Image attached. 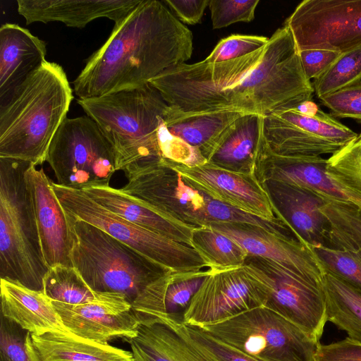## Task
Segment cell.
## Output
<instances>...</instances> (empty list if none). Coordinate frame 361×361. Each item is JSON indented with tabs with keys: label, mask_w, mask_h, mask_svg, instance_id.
I'll list each match as a JSON object with an SVG mask.
<instances>
[{
	"label": "cell",
	"mask_w": 361,
	"mask_h": 361,
	"mask_svg": "<svg viewBox=\"0 0 361 361\" xmlns=\"http://www.w3.org/2000/svg\"><path fill=\"white\" fill-rule=\"evenodd\" d=\"M149 83L183 112L238 111L263 116L312 99L293 37L277 29L260 49L235 59L167 70Z\"/></svg>",
	"instance_id": "1"
},
{
	"label": "cell",
	"mask_w": 361,
	"mask_h": 361,
	"mask_svg": "<svg viewBox=\"0 0 361 361\" xmlns=\"http://www.w3.org/2000/svg\"><path fill=\"white\" fill-rule=\"evenodd\" d=\"M192 49L191 31L164 1L141 0L87 59L73 91L82 99L142 86L185 63Z\"/></svg>",
	"instance_id": "2"
},
{
	"label": "cell",
	"mask_w": 361,
	"mask_h": 361,
	"mask_svg": "<svg viewBox=\"0 0 361 361\" xmlns=\"http://www.w3.org/2000/svg\"><path fill=\"white\" fill-rule=\"evenodd\" d=\"M66 215L71 261L88 286L97 292L123 295L141 323L154 319L164 276L168 274L104 231Z\"/></svg>",
	"instance_id": "3"
},
{
	"label": "cell",
	"mask_w": 361,
	"mask_h": 361,
	"mask_svg": "<svg viewBox=\"0 0 361 361\" xmlns=\"http://www.w3.org/2000/svg\"><path fill=\"white\" fill-rule=\"evenodd\" d=\"M73 98L63 67L44 61L0 100V157L46 161Z\"/></svg>",
	"instance_id": "4"
},
{
	"label": "cell",
	"mask_w": 361,
	"mask_h": 361,
	"mask_svg": "<svg viewBox=\"0 0 361 361\" xmlns=\"http://www.w3.org/2000/svg\"><path fill=\"white\" fill-rule=\"evenodd\" d=\"M77 102L111 144L116 171L163 159L159 130L169 105L149 83Z\"/></svg>",
	"instance_id": "5"
},
{
	"label": "cell",
	"mask_w": 361,
	"mask_h": 361,
	"mask_svg": "<svg viewBox=\"0 0 361 361\" xmlns=\"http://www.w3.org/2000/svg\"><path fill=\"white\" fill-rule=\"evenodd\" d=\"M30 164L0 157V279L43 291L49 267L25 179Z\"/></svg>",
	"instance_id": "6"
},
{
	"label": "cell",
	"mask_w": 361,
	"mask_h": 361,
	"mask_svg": "<svg viewBox=\"0 0 361 361\" xmlns=\"http://www.w3.org/2000/svg\"><path fill=\"white\" fill-rule=\"evenodd\" d=\"M66 213L107 233L159 265L166 274H182L207 268L192 247L141 228L111 212L85 191L51 182Z\"/></svg>",
	"instance_id": "7"
},
{
	"label": "cell",
	"mask_w": 361,
	"mask_h": 361,
	"mask_svg": "<svg viewBox=\"0 0 361 361\" xmlns=\"http://www.w3.org/2000/svg\"><path fill=\"white\" fill-rule=\"evenodd\" d=\"M200 327L257 361H314L319 343L264 306Z\"/></svg>",
	"instance_id": "8"
},
{
	"label": "cell",
	"mask_w": 361,
	"mask_h": 361,
	"mask_svg": "<svg viewBox=\"0 0 361 361\" xmlns=\"http://www.w3.org/2000/svg\"><path fill=\"white\" fill-rule=\"evenodd\" d=\"M46 161L57 184L79 190L109 186L116 171L111 144L87 115L64 120L51 142Z\"/></svg>",
	"instance_id": "9"
},
{
	"label": "cell",
	"mask_w": 361,
	"mask_h": 361,
	"mask_svg": "<svg viewBox=\"0 0 361 361\" xmlns=\"http://www.w3.org/2000/svg\"><path fill=\"white\" fill-rule=\"evenodd\" d=\"M263 135L281 156L334 154L357 134L312 102L263 116Z\"/></svg>",
	"instance_id": "10"
},
{
	"label": "cell",
	"mask_w": 361,
	"mask_h": 361,
	"mask_svg": "<svg viewBox=\"0 0 361 361\" xmlns=\"http://www.w3.org/2000/svg\"><path fill=\"white\" fill-rule=\"evenodd\" d=\"M243 268L264 288V307L319 343L327 322L323 285L309 281L259 257H248Z\"/></svg>",
	"instance_id": "11"
},
{
	"label": "cell",
	"mask_w": 361,
	"mask_h": 361,
	"mask_svg": "<svg viewBox=\"0 0 361 361\" xmlns=\"http://www.w3.org/2000/svg\"><path fill=\"white\" fill-rule=\"evenodd\" d=\"M298 51L361 47V0H304L284 22Z\"/></svg>",
	"instance_id": "12"
},
{
	"label": "cell",
	"mask_w": 361,
	"mask_h": 361,
	"mask_svg": "<svg viewBox=\"0 0 361 361\" xmlns=\"http://www.w3.org/2000/svg\"><path fill=\"white\" fill-rule=\"evenodd\" d=\"M162 161L185 183L213 200L266 221L283 224L267 188L255 176V171L233 170L211 161L195 166L166 159Z\"/></svg>",
	"instance_id": "13"
},
{
	"label": "cell",
	"mask_w": 361,
	"mask_h": 361,
	"mask_svg": "<svg viewBox=\"0 0 361 361\" xmlns=\"http://www.w3.org/2000/svg\"><path fill=\"white\" fill-rule=\"evenodd\" d=\"M264 288L243 267L211 269L192 298L184 314V324L202 326L222 322L264 306Z\"/></svg>",
	"instance_id": "14"
},
{
	"label": "cell",
	"mask_w": 361,
	"mask_h": 361,
	"mask_svg": "<svg viewBox=\"0 0 361 361\" xmlns=\"http://www.w3.org/2000/svg\"><path fill=\"white\" fill-rule=\"evenodd\" d=\"M205 226L237 243L248 257L269 260L309 281L323 285L324 267L310 247L296 238L249 224L211 223Z\"/></svg>",
	"instance_id": "15"
},
{
	"label": "cell",
	"mask_w": 361,
	"mask_h": 361,
	"mask_svg": "<svg viewBox=\"0 0 361 361\" xmlns=\"http://www.w3.org/2000/svg\"><path fill=\"white\" fill-rule=\"evenodd\" d=\"M65 327L82 338L106 344L116 338L134 337L141 322L126 297L101 292L92 301L69 305L51 300Z\"/></svg>",
	"instance_id": "16"
},
{
	"label": "cell",
	"mask_w": 361,
	"mask_h": 361,
	"mask_svg": "<svg viewBox=\"0 0 361 361\" xmlns=\"http://www.w3.org/2000/svg\"><path fill=\"white\" fill-rule=\"evenodd\" d=\"M327 159L321 156H281L271 152L262 134L255 171L265 180L310 191L326 201L347 204L361 209V196L343 188L327 174Z\"/></svg>",
	"instance_id": "17"
},
{
	"label": "cell",
	"mask_w": 361,
	"mask_h": 361,
	"mask_svg": "<svg viewBox=\"0 0 361 361\" xmlns=\"http://www.w3.org/2000/svg\"><path fill=\"white\" fill-rule=\"evenodd\" d=\"M30 192L44 259L49 267H73L71 258V231L67 215L43 168L30 163L25 171Z\"/></svg>",
	"instance_id": "18"
},
{
	"label": "cell",
	"mask_w": 361,
	"mask_h": 361,
	"mask_svg": "<svg viewBox=\"0 0 361 361\" xmlns=\"http://www.w3.org/2000/svg\"><path fill=\"white\" fill-rule=\"evenodd\" d=\"M266 187L279 217L295 238L310 247L328 245L330 226L322 207L326 200L287 184L268 182Z\"/></svg>",
	"instance_id": "19"
},
{
	"label": "cell",
	"mask_w": 361,
	"mask_h": 361,
	"mask_svg": "<svg viewBox=\"0 0 361 361\" xmlns=\"http://www.w3.org/2000/svg\"><path fill=\"white\" fill-rule=\"evenodd\" d=\"M141 0H18L17 9L27 25L61 22L70 27L84 28L99 18L114 25L123 20Z\"/></svg>",
	"instance_id": "20"
},
{
	"label": "cell",
	"mask_w": 361,
	"mask_h": 361,
	"mask_svg": "<svg viewBox=\"0 0 361 361\" xmlns=\"http://www.w3.org/2000/svg\"><path fill=\"white\" fill-rule=\"evenodd\" d=\"M83 191L98 204L126 220L192 247L193 231L196 226L185 222L173 214L109 185Z\"/></svg>",
	"instance_id": "21"
},
{
	"label": "cell",
	"mask_w": 361,
	"mask_h": 361,
	"mask_svg": "<svg viewBox=\"0 0 361 361\" xmlns=\"http://www.w3.org/2000/svg\"><path fill=\"white\" fill-rule=\"evenodd\" d=\"M183 324L166 317L141 323L128 339L134 361H214L188 338Z\"/></svg>",
	"instance_id": "22"
},
{
	"label": "cell",
	"mask_w": 361,
	"mask_h": 361,
	"mask_svg": "<svg viewBox=\"0 0 361 361\" xmlns=\"http://www.w3.org/2000/svg\"><path fill=\"white\" fill-rule=\"evenodd\" d=\"M44 41L18 24L0 27V100L46 61Z\"/></svg>",
	"instance_id": "23"
},
{
	"label": "cell",
	"mask_w": 361,
	"mask_h": 361,
	"mask_svg": "<svg viewBox=\"0 0 361 361\" xmlns=\"http://www.w3.org/2000/svg\"><path fill=\"white\" fill-rule=\"evenodd\" d=\"M1 279V314L32 334L71 333L62 323L51 300L43 291Z\"/></svg>",
	"instance_id": "24"
},
{
	"label": "cell",
	"mask_w": 361,
	"mask_h": 361,
	"mask_svg": "<svg viewBox=\"0 0 361 361\" xmlns=\"http://www.w3.org/2000/svg\"><path fill=\"white\" fill-rule=\"evenodd\" d=\"M25 344L31 361H134L130 351L73 334L27 332Z\"/></svg>",
	"instance_id": "25"
},
{
	"label": "cell",
	"mask_w": 361,
	"mask_h": 361,
	"mask_svg": "<svg viewBox=\"0 0 361 361\" xmlns=\"http://www.w3.org/2000/svg\"><path fill=\"white\" fill-rule=\"evenodd\" d=\"M243 114L230 111L188 113L169 106L164 123L171 136L199 150L209 161L226 131Z\"/></svg>",
	"instance_id": "26"
},
{
	"label": "cell",
	"mask_w": 361,
	"mask_h": 361,
	"mask_svg": "<svg viewBox=\"0 0 361 361\" xmlns=\"http://www.w3.org/2000/svg\"><path fill=\"white\" fill-rule=\"evenodd\" d=\"M263 130V116L245 114L228 128L207 161L237 170L255 171Z\"/></svg>",
	"instance_id": "27"
},
{
	"label": "cell",
	"mask_w": 361,
	"mask_h": 361,
	"mask_svg": "<svg viewBox=\"0 0 361 361\" xmlns=\"http://www.w3.org/2000/svg\"><path fill=\"white\" fill-rule=\"evenodd\" d=\"M323 287L327 321L361 343V292L327 272Z\"/></svg>",
	"instance_id": "28"
},
{
	"label": "cell",
	"mask_w": 361,
	"mask_h": 361,
	"mask_svg": "<svg viewBox=\"0 0 361 361\" xmlns=\"http://www.w3.org/2000/svg\"><path fill=\"white\" fill-rule=\"evenodd\" d=\"M192 247L208 269L241 267L248 257L245 250L237 243L207 226H196L194 229Z\"/></svg>",
	"instance_id": "29"
},
{
	"label": "cell",
	"mask_w": 361,
	"mask_h": 361,
	"mask_svg": "<svg viewBox=\"0 0 361 361\" xmlns=\"http://www.w3.org/2000/svg\"><path fill=\"white\" fill-rule=\"evenodd\" d=\"M43 292L51 300L78 305L94 300L101 292L93 290L74 267L57 264L49 268Z\"/></svg>",
	"instance_id": "30"
},
{
	"label": "cell",
	"mask_w": 361,
	"mask_h": 361,
	"mask_svg": "<svg viewBox=\"0 0 361 361\" xmlns=\"http://www.w3.org/2000/svg\"><path fill=\"white\" fill-rule=\"evenodd\" d=\"M211 269L182 274H170L162 293V316L184 323V314ZM159 317V318H160Z\"/></svg>",
	"instance_id": "31"
},
{
	"label": "cell",
	"mask_w": 361,
	"mask_h": 361,
	"mask_svg": "<svg viewBox=\"0 0 361 361\" xmlns=\"http://www.w3.org/2000/svg\"><path fill=\"white\" fill-rule=\"evenodd\" d=\"M322 211L329 221V245L352 247L361 251V209L341 202L326 201Z\"/></svg>",
	"instance_id": "32"
},
{
	"label": "cell",
	"mask_w": 361,
	"mask_h": 361,
	"mask_svg": "<svg viewBox=\"0 0 361 361\" xmlns=\"http://www.w3.org/2000/svg\"><path fill=\"white\" fill-rule=\"evenodd\" d=\"M326 272L361 292V251L352 247H310Z\"/></svg>",
	"instance_id": "33"
},
{
	"label": "cell",
	"mask_w": 361,
	"mask_h": 361,
	"mask_svg": "<svg viewBox=\"0 0 361 361\" xmlns=\"http://www.w3.org/2000/svg\"><path fill=\"white\" fill-rule=\"evenodd\" d=\"M361 82V47L341 54L314 80V92L319 99Z\"/></svg>",
	"instance_id": "34"
},
{
	"label": "cell",
	"mask_w": 361,
	"mask_h": 361,
	"mask_svg": "<svg viewBox=\"0 0 361 361\" xmlns=\"http://www.w3.org/2000/svg\"><path fill=\"white\" fill-rule=\"evenodd\" d=\"M326 171L336 183L361 196V133L327 159Z\"/></svg>",
	"instance_id": "35"
},
{
	"label": "cell",
	"mask_w": 361,
	"mask_h": 361,
	"mask_svg": "<svg viewBox=\"0 0 361 361\" xmlns=\"http://www.w3.org/2000/svg\"><path fill=\"white\" fill-rule=\"evenodd\" d=\"M259 0H209L212 27L220 29L238 22L252 21Z\"/></svg>",
	"instance_id": "36"
},
{
	"label": "cell",
	"mask_w": 361,
	"mask_h": 361,
	"mask_svg": "<svg viewBox=\"0 0 361 361\" xmlns=\"http://www.w3.org/2000/svg\"><path fill=\"white\" fill-rule=\"evenodd\" d=\"M268 42L269 38L263 36L231 35L222 39L204 61L219 63L240 58L260 49Z\"/></svg>",
	"instance_id": "37"
},
{
	"label": "cell",
	"mask_w": 361,
	"mask_h": 361,
	"mask_svg": "<svg viewBox=\"0 0 361 361\" xmlns=\"http://www.w3.org/2000/svg\"><path fill=\"white\" fill-rule=\"evenodd\" d=\"M183 328L192 343L214 361H257L216 339L198 326L183 323Z\"/></svg>",
	"instance_id": "38"
},
{
	"label": "cell",
	"mask_w": 361,
	"mask_h": 361,
	"mask_svg": "<svg viewBox=\"0 0 361 361\" xmlns=\"http://www.w3.org/2000/svg\"><path fill=\"white\" fill-rule=\"evenodd\" d=\"M0 361H31L27 352V331L1 314Z\"/></svg>",
	"instance_id": "39"
},
{
	"label": "cell",
	"mask_w": 361,
	"mask_h": 361,
	"mask_svg": "<svg viewBox=\"0 0 361 361\" xmlns=\"http://www.w3.org/2000/svg\"><path fill=\"white\" fill-rule=\"evenodd\" d=\"M319 99L334 117L350 118L361 124V82Z\"/></svg>",
	"instance_id": "40"
},
{
	"label": "cell",
	"mask_w": 361,
	"mask_h": 361,
	"mask_svg": "<svg viewBox=\"0 0 361 361\" xmlns=\"http://www.w3.org/2000/svg\"><path fill=\"white\" fill-rule=\"evenodd\" d=\"M314 361H361V343L348 337L329 344H318Z\"/></svg>",
	"instance_id": "41"
},
{
	"label": "cell",
	"mask_w": 361,
	"mask_h": 361,
	"mask_svg": "<svg viewBox=\"0 0 361 361\" xmlns=\"http://www.w3.org/2000/svg\"><path fill=\"white\" fill-rule=\"evenodd\" d=\"M303 71L307 78L315 80L341 54L338 52L324 49H307L298 51Z\"/></svg>",
	"instance_id": "42"
},
{
	"label": "cell",
	"mask_w": 361,
	"mask_h": 361,
	"mask_svg": "<svg viewBox=\"0 0 361 361\" xmlns=\"http://www.w3.org/2000/svg\"><path fill=\"white\" fill-rule=\"evenodd\" d=\"M209 0H165L164 4L173 11L180 21L189 25L201 22Z\"/></svg>",
	"instance_id": "43"
}]
</instances>
